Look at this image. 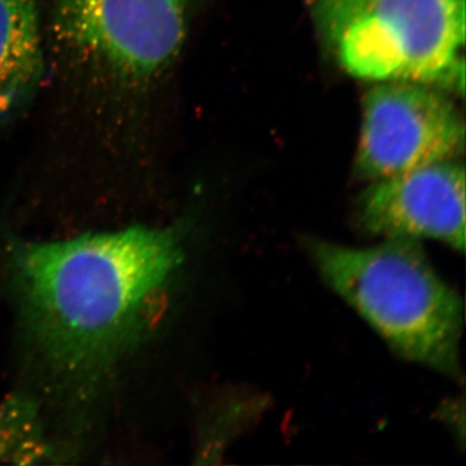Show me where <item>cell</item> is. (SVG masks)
Returning a JSON list of instances; mask_svg holds the SVG:
<instances>
[{
  "mask_svg": "<svg viewBox=\"0 0 466 466\" xmlns=\"http://www.w3.org/2000/svg\"><path fill=\"white\" fill-rule=\"evenodd\" d=\"M182 260L179 235L167 227L12 242L21 329L57 379L97 385L146 337Z\"/></svg>",
  "mask_w": 466,
  "mask_h": 466,
  "instance_id": "obj_1",
  "label": "cell"
},
{
  "mask_svg": "<svg viewBox=\"0 0 466 466\" xmlns=\"http://www.w3.org/2000/svg\"><path fill=\"white\" fill-rule=\"evenodd\" d=\"M364 229L386 238H433L465 249V170L455 159L376 180L359 207Z\"/></svg>",
  "mask_w": 466,
  "mask_h": 466,
  "instance_id": "obj_6",
  "label": "cell"
},
{
  "mask_svg": "<svg viewBox=\"0 0 466 466\" xmlns=\"http://www.w3.org/2000/svg\"><path fill=\"white\" fill-rule=\"evenodd\" d=\"M350 76L464 90L465 0H308Z\"/></svg>",
  "mask_w": 466,
  "mask_h": 466,
  "instance_id": "obj_4",
  "label": "cell"
},
{
  "mask_svg": "<svg viewBox=\"0 0 466 466\" xmlns=\"http://www.w3.org/2000/svg\"><path fill=\"white\" fill-rule=\"evenodd\" d=\"M192 0H52L47 66L101 146L133 148L188 32Z\"/></svg>",
  "mask_w": 466,
  "mask_h": 466,
  "instance_id": "obj_2",
  "label": "cell"
},
{
  "mask_svg": "<svg viewBox=\"0 0 466 466\" xmlns=\"http://www.w3.org/2000/svg\"><path fill=\"white\" fill-rule=\"evenodd\" d=\"M52 456L39 407L21 395L0 401V464H43Z\"/></svg>",
  "mask_w": 466,
  "mask_h": 466,
  "instance_id": "obj_8",
  "label": "cell"
},
{
  "mask_svg": "<svg viewBox=\"0 0 466 466\" xmlns=\"http://www.w3.org/2000/svg\"><path fill=\"white\" fill-rule=\"evenodd\" d=\"M47 72L41 0H0V131L30 109Z\"/></svg>",
  "mask_w": 466,
  "mask_h": 466,
  "instance_id": "obj_7",
  "label": "cell"
},
{
  "mask_svg": "<svg viewBox=\"0 0 466 466\" xmlns=\"http://www.w3.org/2000/svg\"><path fill=\"white\" fill-rule=\"evenodd\" d=\"M325 283L408 360L460 376L464 305L412 238L349 248L309 240Z\"/></svg>",
  "mask_w": 466,
  "mask_h": 466,
  "instance_id": "obj_3",
  "label": "cell"
},
{
  "mask_svg": "<svg viewBox=\"0 0 466 466\" xmlns=\"http://www.w3.org/2000/svg\"><path fill=\"white\" fill-rule=\"evenodd\" d=\"M465 127L453 101L435 86L375 84L363 100L355 171L376 182L455 159Z\"/></svg>",
  "mask_w": 466,
  "mask_h": 466,
  "instance_id": "obj_5",
  "label": "cell"
}]
</instances>
